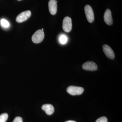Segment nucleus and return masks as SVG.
Here are the masks:
<instances>
[{"label":"nucleus","instance_id":"obj_1","mask_svg":"<svg viewBox=\"0 0 122 122\" xmlns=\"http://www.w3.org/2000/svg\"><path fill=\"white\" fill-rule=\"evenodd\" d=\"M45 37L44 31L42 30H38L33 35L32 41L35 44H38L42 41Z\"/></svg>","mask_w":122,"mask_h":122},{"label":"nucleus","instance_id":"obj_3","mask_svg":"<svg viewBox=\"0 0 122 122\" xmlns=\"http://www.w3.org/2000/svg\"><path fill=\"white\" fill-rule=\"evenodd\" d=\"M85 11L86 19L90 23L93 22L94 20V15L93 9L89 5H86L85 7Z\"/></svg>","mask_w":122,"mask_h":122},{"label":"nucleus","instance_id":"obj_10","mask_svg":"<svg viewBox=\"0 0 122 122\" xmlns=\"http://www.w3.org/2000/svg\"><path fill=\"white\" fill-rule=\"evenodd\" d=\"M42 109L48 115H51L54 112V109L52 105L47 104L43 105L42 107Z\"/></svg>","mask_w":122,"mask_h":122},{"label":"nucleus","instance_id":"obj_5","mask_svg":"<svg viewBox=\"0 0 122 122\" xmlns=\"http://www.w3.org/2000/svg\"><path fill=\"white\" fill-rule=\"evenodd\" d=\"M31 15V12L29 10L24 11L18 15L16 18V21L18 23L24 22L30 17Z\"/></svg>","mask_w":122,"mask_h":122},{"label":"nucleus","instance_id":"obj_12","mask_svg":"<svg viewBox=\"0 0 122 122\" xmlns=\"http://www.w3.org/2000/svg\"><path fill=\"white\" fill-rule=\"evenodd\" d=\"M0 23L1 25L3 27L7 28L10 26V24L7 20L2 19L0 21Z\"/></svg>","mask_w":122,"mask_h":122},{"label":"nucleus","instance_id":"obj_13","mask_svg":"<svg viewBox=\"0 0 122 122\" xmlns=\"http://www.w3.org/2000/svg\"><path fill=\"white\" fill-rule=\"evenodd\" d=\"M67 37L66 35H62L59 38V41L61 44H65L67 42Z\"/></svg>","mask_w":122,"mask_h":122},{"label":"nucleus","instance_id":"obj_18","mask_svg":"<svg viewBox=\"0 0 122 122\" xmlns=\"http://www.w3.org/2000/svg\"></svg>","mask_w":122,"mask_h":122},{"label":"nucleus","instance_id":"obj_2","mask_svg":"<svg viewBox=\"0 0 122 122\" xmlns=\"http://www.w3.org/2000/svg\"><path fill=\"white\" fill-rule=\"evenodd\" d=\"M84 90L83 87L74 86H70L67 89V92L68 93L73 96L81 94Z\"/></svg>","mask_w":122,"mask_h":122},{"label":"nucleus","instance_id":"obj_9","mask_svg":"<svg viewBox=\"0 0 122 122\" xmlns=\"http://www.w3.org/2000/svg\"><path fill=\"white\" fill-rule=\"evenodd\" d=\"M49 10L52 15H54L56 13L57 7V2L55 0H50L49 1Z\"/></svg>","mask_w":122,"mask_h":122},{"label":"nucleus","instance_id":"obj_6","mask_svg":"<svg viewBox=\"0 0 122 122\" xmlns=\"http://www.w3.org/2000/svg\"><path fill=\"white\" fill-rule=\"evenodd\" d=\"M83 69L90 71H96L98 69V66L94 62L89 61L85 62L82 65Z\"/></svg>","mask_w":122,"mask_h":122},{"label":"nucleus","instance_id":"obj_14","mask_svg":"<svg viewBox=\"0 0 122 122\" xmlns=\"http://www.w3.org/2000/svg\"><path fill=\"white\" fill-rule=\"evenodd\" d=\"M95 122H107V119L106 117L103 116L99 118Z\"/></svg>","mask_w":122,"mask_h":122},{"label":"nucleus","instance_id":"obj_17","mask_svg":"<svg viewBox=\"0 0 122 122\" xmlns=\"http://www.w3.org/2000/svg\"><path fill=\"white\" fill-rule=\"evenodd\" d=\"M42 30H44V29H42Z\"/></svg>","mask_w":122,"mask_h":122},{"label":"nucleus","instance_id":"obj_4","mask_svg":"<svg viewBox=\"0 0 122 122\" xmlns=\"http://www.w3.org/2000/svg\"><path fill=\"white\" fill-rule=\"evenodd\" d=\"M72 20L69 17H66L63 20L62 28L63 30L66 32H69L72 29Z\"/></svg>","mask_w":122,"mask_h":122},{"label":"nucleus","instance_id":"obj_11","mask_svg":"<svg viewBox=\"0 0 122 122\" xmlns=\"http://www.w3.org/2000/svg\"><path fill=\"white\" fill-rule=\"evenodd\" d=\"M8 118V114L4 113L0 115V122H6Z\"/></svg>","mask_w":122,"mask_h":122},{"label":"nucleus","instance_id":"obj_8","mask_svg":"<svg viewBox=\"0 0 122 122\" xmlns=\"http://www.w3.org/2000/svg\"><path fill=\"white\" fill-rule=\"evenodd\" d=\"M104 20L105 22L108 25H111L113 24V20L112 16L111 11L107 9L104 15Z\"/></svg>","mask_w":122,"mask_h":122},{"label":"nucleus","instance_id":"obj_15","mask_svg":"<svg viewBox=\"0 0 122 122\" xmlns=\"http://www.w3.org/2000/svg\"><path fill=\"white\" fill-rule=\"evenodd\" d=\"M13 122H23V120L21 117H17L14 119Z\"/></svg>","mask_w":122,"mask_h":122},{"label":"nucleus","instance_id":"obj_16","mask_svg":"<svg viewBox=\"0 0 122 122\" xmlns=\"http://www.w3.org/2000/svg\"><path fill=\"white\" fill-rule=\"evenodd\" d=\"M65 122H76L74 121H73V120H69V121H66Z\"/></svg>","mask_w":122,"mask_h":122},{"label":"nucleus","instance_id":"obj_7","mask_svg":"<svg viewBox=\"0 0 122 122\" xmlns=\"http://www.w3.org/2000/svg\"><path fill=\"white\" fill-rule=\"evenodd\" d=\"M103 50L106 56L108 58L114 59L115 58V54L113 51L109 46L107 45L103 46Z\"/></svg>","mask_w":122,"mask_h":122}]
</instances>
